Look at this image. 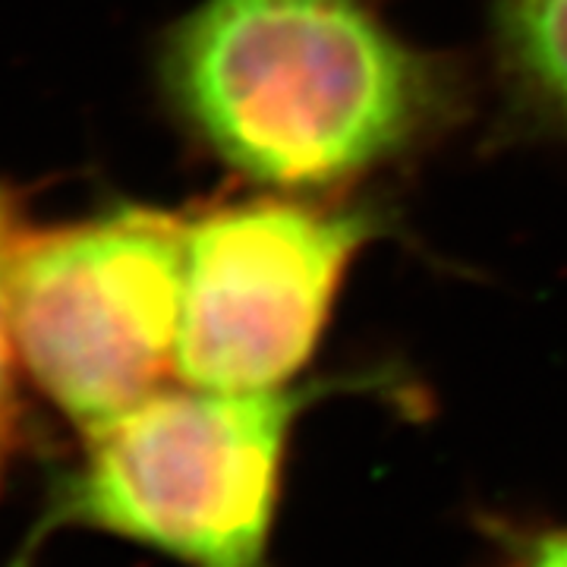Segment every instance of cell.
<instances>
[{
  "mask_svg": "<svg viewBox=\"0 0 567 567\" xmlns=\"http://www.w3.org/2000/svg\"><path fill=\"white\" fill-rule=\"evenodd\" d=\"M164 76L224 162L278 186H328L404 152L442 114L445 76L363 0H208Z\"/></svg>",
  "mask_w": 567,
  "mask_h": 567,
  "instance_id": "1",
  "label": "cell"
},
{
  "mask_svg": "<svg viewBox=\"0 0 567 567\" xmlns=\"http://www.w3.org/2000/svg\"><path fill=\"white\" fill-rule=\"evenodd\" d=\"M319 394L155 391L92 429L54 520L114 533L186 567H271L287 442Z\"/></svg>",
  "mask_w": 567,
  "mask_h": 567,
  "instance_id": "2",
  "label": "cell"
},
{
  "mask_svg": "<svg viewBox=\"0 0 567 567\" xmlns=\"http://www.w3.org/2000/svg\"><path fill=\"white\" fill-rule=\"evenodd\" d=\"M183 224L142 208L22 240L17 353L82 429L117 420L177 369Z\"/></svg>",
  "mask_w": 567,
  "mask_h": 567,
  "instance_id": "3",
  "label": "cell"
},
{
  "mask_svg": "<svg viewBox=\"0 0 567 567\" xmlns=\"http://www.w3.org/2000/svg\"><path fill=\"white\" fill-rule=\"evenodd\" d=\"M375 218L363 208L240 203L183 224L177 372L212 391L287 388Z\"/></svg>",
  "mask_w": 567,
  "mask_h": 567,
  "instance_id": "4",
  "label": "cell"
},
{
  "mask_svg": "<svg viewBox=\"0 0 567 567\" xmlns=\"http://www.w3.org/2000/svg\"><path fill=\"white\" fill-rule=\"evenodd\" d=\"M498 48L517 95L567 126V0H495Z\"/></svg>",
  "mask_w": 567,
  "mask_h": 567,
  "instance_id": "5",
  "label": "cell"
},
{
  "mask_svg": "<svg viewBox=\"0 0 567 567\" xmlns=\"http://www.w3.org/2000/svg\"><path fill=\"white\" fill-rule=\"evenodd\" d=\"M22 237L10 208L0 203V401L10 382V363L17 353V331H13V268L20 256Z\"/></svg>",
  "mask_w": 567,
  "mask_h": 567,
  "instance_id": "6",
  "label": "cell"
},
{
  "mask_svg": "<svg viewBox=\"0 0 567 567\" xmlns=\"http://www.w3.org/2000/svg\"><path fill=\"white\" fill-rule=\"evenodd\" d=\"M505 567H567V527L520 536Z\"/></svg>",
  "mask_w": 567,
  "mask_h": 567,
  "instance_id": "7",
  "label": "cell"
}]
</instances>
